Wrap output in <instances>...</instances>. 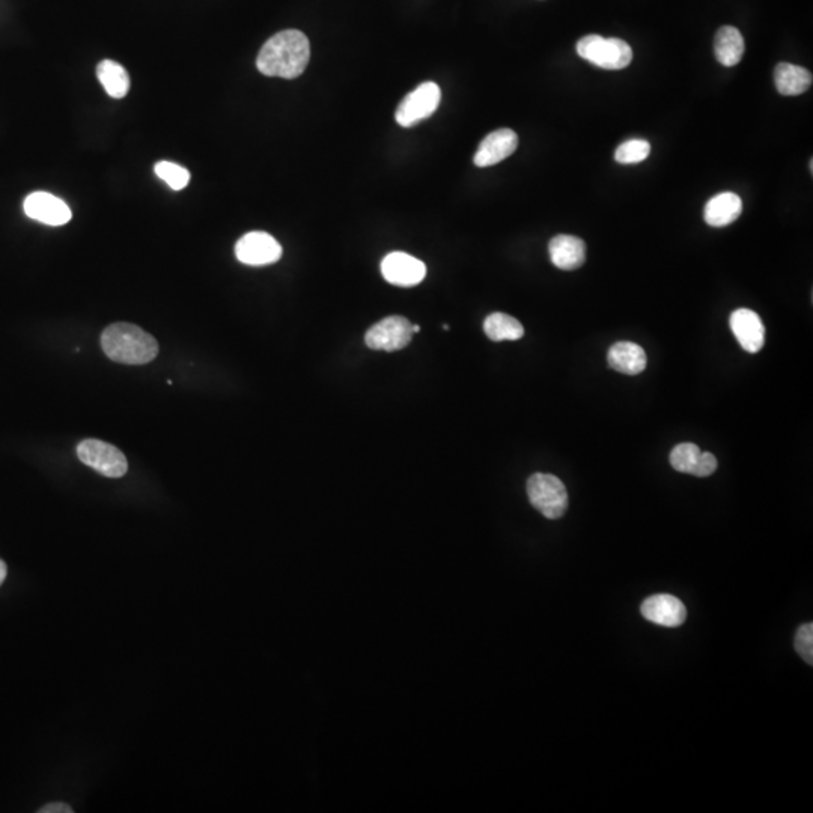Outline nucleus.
<instances>
[{
  "label": "nucleus",
  "mask_w": 813,
  "mask_h": 813,
  "mask_svg": "<svg viewBox=\"0 0 813 813\" xmlns=\"http://www.w3.org/2000/svg\"><path fill=\"white\" fill-rule=\"evenodd\" d=\"M744 50H746V44H744L743 35L737 28L723 26L717 31L716 38H714V53H716L717 61L723 67H735L740 64Z\"/></svg>",
  "instance_id": "6ab92c4d"
},
{
  "label": "nucleus",
  "mask_w": 813,
  "mask_h": 813,
  "mask_svg": "<svg viewBox=\"0 0 813 813\" xmlns=\"http://www.w3.org/2000/svg\"><path fill=\"white\" fill-rule=\"evenodd\" d=\"M527 496L536 511L549 520L564 517L568 509V491L564 482L549 473H535L527 481Z\"/></svg>",
  "instance_id": "7ed1b4c3"
},
{
  "label": "nucleus",
  "mask_w": 813,
  "mask_h": 813,
  "mask_svg": "<svg viewBox=\"0 0 813 813\" xmlns=\"http://www.w3.org/2000/svg\"><path fill=\"white\" fill-rule=\"evenodd\" d=\"M729 324L743 350L752 354L762 350L765 342V329L761 318L755 311L737 309L732 312Z\"/></svg>",
  "instance_id": "4468645a"
},
{
  "label": "nucleus",
  "mask_w": 813,
  "mask_h": 813,
  "mask_svg": "<svg viewBox=\"0 0 813 813\" xmlns=\"http://www.w3.org/2000/svg\"><path fill=\"white\" fill-rule=\"evenodd\" d=\"M40 813H73V809H71L68 804L65 803H53L47 804V806L41 807L38 810Z\"/></svg>",
  "instance_id": "393cba45"
},
{
  "label": "nucleus",
  "mask_w": 813,
  "mask_h": 813,
  "mask_svg": "<svg viewBox=\"0 0 813 813\" xmlns=\"http://www.w3.org/2000/svg\"><path fill=\"white\" fill-rule=\"evenodd\" d=\"M157 177L165 181L171 189L183 190L190 183V172L172 162H159L154 168Z\"/></svg>",
  "instance_id": "5701e85b"
},
{
  "label": "nucleus",
  "mask_w": 813,
  "mask_h": 813,
  "mask_svg": "<svg viewBox=\"0 0 813 813\" xmlns=\"http://www.w3.org/2000/svg\"><path fill=\"white\" fill-rule=\"evenodd\" d=\"M235 256L243 264L261 267L278 262L282 256V246L267 232H249L235 244Z\"/></svg>",
  "instance_id": "6e6552de"
},
{
  "label": "nucleus",
  "mask_w": 813,
  "mask_h": 813,
  "mask_svg": "<svg viewBox=\"0 0 813 813\" xmlns=\"http://www.w3.org/2000/svg\"><path fill=\"white\" fill-rule=\"evenodd\" d=\"M484 332L494 342L518 341L524 335L520 321L502 312H494L485 318Z\"/></svg>",
  "instance_id": "412c9836"
},
{
  "label": "nucleus",
  "mask_w": 813,
  "mask_h": 813,
  "mask_svg": "<svg viewBox=\"0 0 813 813\" xmlns=\"http://www.w3.org/2000/svg\"><path fill=\"white\" fill-rule=\"evenodd\" d=\"M651 154V144L645 139H631L619 145L615 151V160L621 165H636L648 159Z\"/></svg>",
  "instance_id": "4be33fe9"
},
{
  "label": "nucleus",
  "mask_w": 813,
  "mask_h": 813,
  "mask_svg": "<svg viewBox=\"0 0 813 813\" xmlns=\"http://www.w3.org/2000/svg\"><path fill=\"white\" fill-rule=\"evenodd\" d=\"M550 259L559 270L571 271L586 261V244L573 235H556L549 244Z\"/></svg>",
  "instance_id": "2eb2a0df"
},
{
  "label": "nucleus",
  "mask_w": 813,
  "mask_h": 813,
  "mask_svg": "<svg viewBox=\"0 0 813 813\" xmlns=\"http://www.w3.org/2000/svg\"><path fill=\"white\" fill-rule=\"evenodd\" d=\"M518 147V136L511 128H500L488 134L487 138L481 142L473 163L478 168H490L508 159L515 153Z\"/></svg>",
  "instance_id": "ddd939ff"
},
{
  "label": "nucleus",
  "mask_w": 813,
  "mask_h": 813,
  "mask_svg": "<svg viewBox=\"0 0 813 813\" xmlns=\"http://www.w3.org/2000/svg\"><path fill=\"white\" fill-rule=\"evenodd\" d=\"M311 59V44L303 32L296 29L279 32L259 50L256 67L268 77L297 79Z\"/></svg>",
  "instance_id": "f257e3e1"
},
{
  "label": "nucleus",
  "mask_w": 813,
  "mask_h": 813,
  "mask_svg": "<svg viewBox=\"0 0 813 813\" xmlns=\"http://www.w3.org/2000/svg\"><path fill=\"white\" fill-rule=\"evenodd\" d=\"M607 363L613 371L621 374L637 375L645 371L646 353L633 342H616L607 353Z\"/></svg>",
  "instance_id": "f3484780"
},
{
  "label": "nucleus",
  "mask_w": 813,
  "mask_h": 813,
  "mask_svg": "<svg viewBox=\"0 0 813 813\" xmlns=\"http://www.w3.org/2000/svg\"><path fill=\"white\" fill-rule=\"evenodd\" d=\"M442 100V91L434 82H425L407 95L396 110V122L409 128L424 119L430 118Z\"/></svg>",
  "instance_id": "423d86ee"
},
{
  "label": "nucleus",
  "mask_w": 813,
  "mask_h": 813,
  "mask_svg": "<svg viewBox=\"0 0 813 813\" xmlns=\"http://www.w3.org/2000/svg\"><path fill=\"white\" fill-rule=\"evenodd\" d=\"M412 332L413 335H415V333L421 332V326H416V324H412Z\"/></svg>",
  "instance_id": "bb28decb"
},
{
  "label": "nucleus",
  "mask_w": 813,
  "mask_h": 813,
  "mask_svg": "<svg viewBox=\"0 0 813 813\" xmlns=\"http://www.w3.org/2000/svg\"><path fill=\"white\" fill-rule=\"evenodd\" d=\"M645 619L660 627L675 628L686 622L687 609L680 598L669 594H657L646 598L640 607Z\"/></svg>",
  "instance_id": "9d476101"
},
{
  "label": "nucleus",
  "mask_w": 813,
  "mask_h": 813,
  "mask_svg": "<svg viewBox=\"0 0 813 813\" xmlns=\"http://www.w3.org/2000/svg\"><path fill=\"white\" fill-rule=\"evenodd\" d=\"M7 574H8L7 564H5L4 561H0V586H2V583H4L5 579H7Z\"/></svg>",
  "instance_id": "a878e982"
},
{
  "label": "nucleus",
  "mask_w": 813,
  "mask_h": 813,
  "mask_svg": "<svg viewBox=\"0 0 813 813\" xmlns=\"http://www.w3.org/2000/svg\"><path fill=\"white\" fill-rule=\"evenodd\" d=\"M23 208H25L26 216L49 226L65 225L73 217L70 207L62 199L47 192L31 193L25 199Z\"/></svg>",
  "instance_id": "f8f14e48"
},
{
  "label": "nucleus",
  "mask_w": 813,
  "mask_h": 813,
  "mask_svg": "<svg viewBox=\"0 0 813 813\" xmlns=\"http://www.w3.org/2000/svg\"><path fill=\"white\" fill-rule=\"evenodd\" d=\"M580 58L603 70H624L633 61V50L619 38H603L588 35L577 41Z\"/></svg>",
  "instance_id": "20e7f679"
},
{
  "label": "nucleus",
  "mask_w": 813,
  "mask_h": 813,
  "mask_svg": "<svg viewBox=\"0 0 813 813\" xmlns=\"http://www.w3.org/2000/svg\"><path fill=\"white\" fill-rule=\"evenodd\" d=\"M381 273L389 284L396 287H416L427 276V267L421 259L404 252H392L381 261Z\"/></svg>",
  "instance_id": "1a4fd4ad"
},
{
  "label": "nucleus",
  "mask_w": 813,
  "mask_h": 813,
  "mask_svg": "<svg viewBox=\"0 0 813 813\" xmlns=\"http://www.w3.org/2000/svg\"><path fill=\"white\" fill-rule=\"evenodd\" d=\"M812 82V73L800 65L780 62L774 70V85L779 94L786 95V97L804 94L812 86Z\"/></svg>",
  "instance_id": "a211bd4d"
},
{
  "label": "nucleus",
  "mask_w": 813,
  "mask_h": 813,
  "mask_svg": "<svg viewBox=\"0 0 813 813\" xmlns=\"http://www.w3.org/2000/svg\"><path fill=\"white\" fill-rule=\"evenodd\" d=\"M794 648L809 666L813 664V624H803L795 634Z\"/></svg>",
  "instance_id": "b1692460"
},
{
  "label": "nucleus",
  "mask_w": 813,
  "mask_h": 813,
  "mask_svg": "<svg viewBox=\"0 0 813 813\" xmlns=\"http://www.w3.org/2000/svg\"><path fill=\"white\" fill-rule=\"evenodd\" d=\"M412 338V323L407 318L393 315L372 326L366 332L365 342L371 350L392 353L407 347Z\"/></svg>",
  "instance_id": "0eeeda50"
},
{
  "label": "nucleus",
  "mask_w": 813,
  "mask_h": 813,
  "mask_svg": "<svg viewBox=\"0 0 813 813\" xmlns=\"http://www.w3.org/2000/svg\"><path fill=\"white\" fill-rule=\"evenodd\" d=\"M77 457L83 464L106 478H122L128 472L125 455L116 446L101 440H83L77 446Z\"/></svg>",
  "instance_id": "39448f33"
},
{
  "label": "nucleus",
  "mask_w": 813,
  "mask_h": 813,
  "mask_svg": "<svg viewBox=\"0 0 813 813\" xmlns=\"http://www.w3.org/2000/svg\"><path fill=\"white\" fill-rule=\"evenodd\" d=\"M743 213V201L732 192L720 193L705 205V222L714 228L731 225Z\"/></svg>",
  "instance_id": "dca6fc26"
},
{
  "label": "nucleus",
  "mask_w": 813,
  "mask_h": 813,
  "mask_svg": "<svg viewBox=\"0 0 813 813\" xmlns=\"http://www.w3.org/2000/svg\"><path fill=\"white\" fill-rule=\"evenodd\" d=\"M670 466L676 472L707 478L717 470V458L711 452H702L695 443H680L670 452Z\"/></svg>",
  "instance_id": "9b49d317"
},
{
  "label": "nucleus",
  "mask_w": 813,
  "mask_h": 813,
  "mask_svg": "<svg viewBox=\"0 0 813 813\" xmlns=\"http://www.w3.org/2000/svg\"><path fill=\"white\" fill-rule=\"evenodd\" d=\"M97 76L107 94L116 100L124 98L130 91V77L118 62L110 61V59L101 61L97 67Z\"/></svg>",
  "instance_id": "aec40b11"
},
{
  "label": "nucleus",
  "mask_w": 813,
  "mask_h": 813,
  "mask_svg": "<svg viewBox=\"0 0 813 813\" xmlns=\"http://www.w3.org/2000/svg\"><path fill=\"white\" fill-rule=\"evenodd\" d=\"M101 347L110 360L124 365H147L159 354L156 338L130 323L110 324L101 335Z\"/></svg>",
  "instance_id": "f03ea898"
}]
</instances>
